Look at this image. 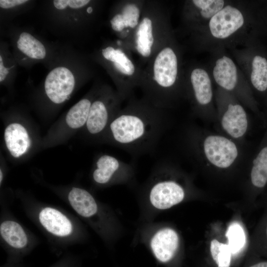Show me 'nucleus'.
<instances>
[{
  "mask_svg": "<svg viewBox=\"0 0 267 267\" xmlns=\"http://www.w3.org/2000/svg\"><path fill=\"white\" fill-rule=\"evenodd\" d=\"M166 110L134 96L116 114L103 135L106 140L134 155L153 149L168 127Z\"/></svg>",
  "mask_w": 267,
  "mask_h": 267,
  "instance_id": "1",
  "label": "nucleus"
},
{
  "mask_svg": "<svg viewBox=\"0 0 267 267\" xmlns=\"http://www.w3.org/2000/svg\"><path fill=\"white\" fill-rule=\"evenodd\" d=\"M172 40L142 68L139 88L142 97L153 106L167 109L179 94V60Z\"/></svg>",
  "mask_w": 267,
  "mask_h": 267,
  "instance_id": "2",
  "label": "nucleus"
},
{
  "mask_svg": "<svg viewBox=\"0 0 267 267\" xmlns=\"http://www.w3.org/2000/svg\"><path fill=\"white\" fill-rule=\"evenodd\" d=\"M185 140L191 157L207 166L226 170L245 162L244 144L221 133L191 128L186 132Z\"/></svg>",
  "mask_w": 267,
  "mask_h": 267,
  "instance_id": "3",
  "label": "nucleus"
},
{
  "mask_svg": "<svg viewBox=\"0 0 267 267\" xmlns=\"http://www.w3.org/2000/svg\"><path fill=\"white\" fill-rule=\"evenodd\" d=\"M171 39L168 13L162 1L146 0L135 30L129 40L122 42L146 64Z\"/></svg>",
  "mask_w": 267,
  "mask_h": 267,
  "instance_id": "4",
  "label": "nucleus"
},
{
  "mask_svg": "<svg viewBox=\"0 0 267 267\" xmlns=\"http://www.w3.org/2000/svg\"><path fill=\"white\" fill-rule=\"evenodd\" d=\"M132 52L118 39L102 46L95 59L106 70L123 101L134 96L139 87L142 68L134 60Z\"/></svg>",
  "mask_w": 267,
  "mask_h": 267,
  "instance_id": "5",
  "label": "nucleus"
},
{
  "mask_svg": "<svg viewBox=\"0 0 267 267\" xmlns=\"http://www.w3.org/2000/svg\"><path fill=\"white\" fill-rule=\"evenodd\" d=\"M123 101L116 89L108 86L98 89L86 125L88 133L92 136H103Z\"/></svg>",
  "mask_w": 267,
  "mask_h": 267,
  "instance_id": "6",
  "label": "nucleus"
},
{
  "mask_svg": "<svg viewBox=\"0 0 267 267\" xmlns=\"http://www.w3.org/2000/svg\"><path fill=\"white\" fill-rule=\"evenodd\" d=\"M146 0H121L114 4L109 24L118 39L123 42L130 39L137 27Z\"/></svg>",
  "mask_w": 267,
  "mask_h": 267,
  "instance_id": "7",
  "label": "nucleus"
},
{
  "mask_svg": "<svg viewBox=\"0 0 267 267\" xmlns=\"http://www.w3.org/2000/svg\"><path fill=\"white\" fill-rule=\"evenodd\" d=\"M217 114L216 121L222 134L244 144L247 134L249 121L243 106L229 102Z\"/></svg>",
  "mask_w": 267,
  "mask_h": 267,
  "instance_id": "8",
  "label": "nucleus"
},
{
  "mask_svg": "<svg viewBox=\"0 0 267 267\" xmlns=\"http://www.w3.org/2000/svg\"><path fill=\"white\" fill-rule=\"evenodd\" d=\"M75 84V78L72 72L66 67L58 66L47 75L44 88L45 94L50 101L59 104L69 98Z\"/></svg>",
  "mask_w": 267,
  "mask_h": 267,
  "instance_id": "9",
  "label": "nucleus"
},
{
  "mask_svg": "<svg viewBox=\"0 0 267 267\" xmlns=\"http://www.w3.org/2000/svg\"><path fill=\"white\" fill-rule=\"evenodd\" d=\"M188 92L196 107L197 114L205 120L204 107L210 106L213 99V90L209 76L201 68H194L189 76Z\"/></svg>",
  "mask_w": 267,
  "mask_h": 267,
  "instance_id": "10",
  "label": "nucleus"
},
{
  "mask_svg": "<svg viewBox=\"0 0 267 267\" xmlns=\"http://www.w3.org/2000/svg\"><path fill=\"white\" fill-rule=\"evenodd\" d=\"M244 22L242 13L237 8L226 5L210 20L209 28L213 36L225 39L240 28Z\"/></svg>",
  "mask_w": 267,
  "mask_h": 267,
  "instance_id": "11",
  "label": "nucleus"
},
{
  "mask_svg": "<svg viewBox=\"0 0 267 267\" xmlns=\"http://www.w3.org/2000/svg\"><path fill=\"white\" fill-rule=\"evenodd\" d=\"M185 194V189L178 182L173 179H164L153 185L149 199L155 208L166 209L181 202Z\"/></svg>",
  "mask_w": 267,
  "mask_h": 267,
  "instance_id": "12",
  "label": "nucleus"
},
{
  "mask_svg": "<svg viewBox=\"0 0 267 267\" xmlns=\"http://www.w3.org/2000/svg\"><path fill=\"white\" fill-rule=\"evenodd\" d=\"M131 170L129 164L114 156L104 154L99 156L96 161L93 178L98 184H106L114 176L126 175Z\"/></svg>",
  "mask_w": 267,
  "mask_h": 267,
  "instance_id": "13",
  "label": "nucleus"
},
{
  "mask_svg": "<svg viewBox=\"0 0 267 267\" xmlns=\"http://www.w3.org/2000/svg\"><path fill=\"white\" fill-rule=\"evenodd\" d=\"M178 237L171 228H166L158 231L153 237L151 247L156 258L166 263L170 261L177 250Z\"/></svg>",
  "mask_w": 267,
  "mask_h": 267,
  "instance_id": "14",
  "label": "nucleus"
},
{
  "mask_svg": "<svg viewBox=\"0 0 267 267\" xmlns=\"http://www.w3.org/2000/svg\"><path fill=\"white\" fill-rule=\"evenodd\" d=\"M4 138L8 150L15 158L23 155L30 147L31 140L28 133L19 123L8 125L4 130Z\"/></svg>",
  "mask_w": 267,
  "mask_h": 267,
  "instance_id": "15",
  "label": "nucleus"
},
{
  "mask_svg": "<svg viewBox=\"0 0 267 267\" xmlns=\"http://www.w3.org/2000/svg\"><path fill=\"white\" fill-rule=\"evenodd\" d=\"M40 222L49 232L58 236L64 237L72 232L70 220L59 211L50 207L42 209L39 215Z\"/></svg>",
  "mask_w": 267,
  "mask_h": 267,
  "instance_id": "16",
  "label": "nucleus"
},
{
  "mask_svg": "<svg viewBox=\"0 0 267 267\" xmlns=\"http://www.w3.org/2000/svg\"><path fill=\"white\" fill-rule=\"evenodd\" d=\"M216 82L222 89L232 91L237 84V72L236 65L229 57L223 56L218 59L213 69Z\"/></svg>",
  "mask_w": 267,
  "mask_h": 267,
  "instance_id": "17",
  "label": "nucleus"
},
{
  "mask_svg": "<svg viewBox=\"0 0 267 267\" xmlns=\"http://www.w3.org/2000/svg\"><path fill=\"white\" fill-rule=\"evenodd\" d=\"M68 200L74 210L83 217H90L97 212V206L94 199L84 189L72 188L68 194Z\"/></svg>",
  "mask_w": 267,
  "mask_h": 267,
  "instance_id": "18",
  "label": "nucleus"
},
{
  "mask_svg": "<svg viewBox=\"0 0 267 267\" xmlns=\"http://www.w3.org/2000/svg\"><path fill=\"white\" fill-rule=\"evenodd\" d=\"M249 178L252 187L256 189H262L267 184V144L262 147L252 160Z\"/></svg>",
  "mask_w": 267,
  "mask_h": 267,
  "instance_id": "19",
  "label": "nucleus"
},
{
  "mask_svg": "<svg viewBox=\"0 0 267 267\" xmlns=\"http://www.w3.org/2000/svg\"><path fill=\"white\" fill-rule=\"evenodd\" d=\"M97 91L82 99L69 110L65 117V122L70 128L77 129L86 126L90 108Z\"/></svg>",
  "mask_w": 267,
  "mask_h": 267,
  "instance_id": "20",
  "label": "nucleus"
},
{
  "mask_svg": "<svg viewBox=\"0 0 267 267\" xmlns=\"http://www.w3.org/2000/svg\"><path fill=\"white\" fill-rule=\"evenodd\" d=\"M1 236L10 246L16 249H21L27 244V237L21 226L12 221L2 222L0 226Z\"/></svg>",
  "mask_w": 267,
  "mask_h": 267,
  "instance_id": "21",
  "label": "nucleus"
},
{
  "mask_svg": "<svg viewBox=\"0 0 267 267\" xmlns=\"http://www.w3.org/2000/svg\"><path fill=\"white\" fill-rule=\"evenodd\" d=\"M19 50L30 58L42 60L46 56V49L44 45L31 34L22 32L17 41Z\"/></svg>",
  "mask_w": 267,
  "mask_h": 267,
  "instance_id": "22",
  "label": "nucleus"
},
{
  "mask_svg": "<svg viewBox=\"0 0 267 267\" xmlns=\"http://www.w3.org/2000/svg\"><path fill=\"white\" fill-rule=\"evenodd\" d=\"M251 82L258 90L264 91L267 89V60L261 56H255L252 61Z\"/></svg>",
  "mask_w": 267,
  "mask_h": 267,
  "instance_id": "23",
  "label": "nucleus"
},
{
  "mask_svg": "<svg viewBox=\"0 0 267 267\" xmlns=\"http://www.w3.org/2000/svg\"><path fill=\"white\" fill-rule=\"evenodd\" d=\"M232 254L240 252L246 244V235L242 226L236 222L230 224L225 233Z\"/></svg>",
  "mask_w": 267,
  "mask_h": 267,
  "instance_id": "24",
  "label": "nucleus"
},
{
  "mask_svg": "<svg viewBox=\"0 0 267 267\" xmlns=\"http://www.w3.org/2000/svg\"><path fill=\"white\" fill-rule=\"evenodd\" d=\"M210 252L218 267H230L232 252L227 244L213 239L210 244Z\"/></svg>",
  "mask_w": 267,
  "mask_h": 267,
  "instance_id": "25",
  "label": "nucleus"
},
{
  "mask_svg": "<svg viewBox=\"0 0 267 267\" xmlns=\"http://www.w3.org/2000/svg\"><path fill=\"white\" fill-rule=\"evenodd\" d=\"M191 3L204 18L208 19L223 8L224 1L222 0H193Z\"/></svg>",
  "mask_w": 267,
  "mask_h": 267,
  "instance_id": "26",
  "label": "nucleus"
},
{
  "mask_svg": "<svg viewBox=\"0 0 267 267\" xmlns=\"http://www.w3.org/2000/svg\"><path fill=\"white\" fill-rule=\"evenodd\" d=\"M26 0H0V7L2 9H9L27 3Z\"/></svg>",
  "mask_w": 267,
  "mask_h": 267,
  "instance_id": "27",
  "label": "nucleus"
},
{
  "mask_svg": "<svg viewBox=\"0 0 267 267\" xmlns=\"http://www.w3.org/2000/svg\"><path fill=\"white\" fill-rule=\"evenodd\" d=\"M10 68L5 66L2 56L1 54L0 55V82H3L6 79L7 76L9 74Z\"/></svg>",
  "mask_w": 267,
  "mask_h": 267,
  "instance_id": "28",
  "label": "nucleus"
},
{
  "mask_svg": "<svg viewBox=\"0 0 267 267\" xmlns=\"http://www.w3.org/2000/svg\"><path fill=\"white\" fill-rule=\"evenodd\" d=\"M265 233L266 240L267 243V224L266 225Z\"/></svg>",
  "mask_w": 267,
  "mask_h": 267,
  "instance_id": "29",
  "label": "nucleus"
},
{
  "mask_svg": "<svg viewBox=\"0 0 267 267\" xmlns=\"http://www.w3.org/2000/svg\"><path fill=\"white\" fill-rule=\"evenodd\" d=\"M2 172L1 171V170H0V182L1 183L2 180Z\"/></svg>",
  "mask_w": 267,
  "mask_h": 267,
  "instance_id": "30",
  "label": "nucleus"
}]
</instances>
